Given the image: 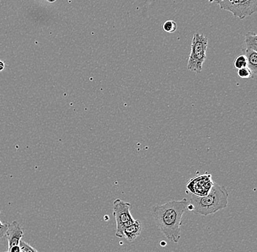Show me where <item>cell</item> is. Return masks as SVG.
<instances>
[{
    "label": "cell",
    "mask_w": 257,
    "mask_h": 252,
    "mask_svg": "<svg viewBox=\"0 0 257 252\" xmlns=\"http://www.w3.org/2000/svg\"><path fill=\"white\" fill-rule=\"evenodd\" d=\"M187 205V200L184 198L152 207L153 217L157 227L166 238L173 243H178L181 238L183 215Z\"/></svg>",
    "instance_id": "obj_1"
},
{
    "label": "cell",
    "mask_w": 257,
    "mask_h": 252,
    "mask_svg": "<svg viewBox=\"0 0 257 252\" xmlns=\"http://www.w3.org/2000/svg\"><path fill=\"white\" fill-rule=\"evenodd\" d=\"M227 189L224 186H220L214 183L208 195L203 197L191 195L186 210L192 211L194 214L208 216L221 210L224 209L228 205Z\"/></svg>",
    "instance_id": "obj_2"
},
{
    "label": "cell",
    "mask_w": 257,
    "mask_h": 252,
    "mask_svg": "<svg viewBox=\"0 0 257 252\" xmlns=\"http://www.w3.org/2000/svg\"><path fill=\"white\" fill-rule=\"evenodd\" d=\"M208 44V40L206 37L201 34H194L191 45V54L187 63V69L189 71L201 73L202 65L206 59Z\"/></svg>",
    "instance_id": "obj_3"
},
{
    "label": "cell",
    "mask_w": 257,
    "mask_h": 252,
    "mask_svg": "<svg viewBox=\"0 0 257 252\" xmlns=\"http://www.w3.org/2000/svg\"><path fill=\"white\" fill-rule=\"evenodd\" d=\"M220 9L231 13L240 19L253 15L257 11V0H214Z\"/></svg>",
    "instance_id": "obj_4"
},
{
    "label": "cell",
    "mask_w": 257,
    "mask_h": 252,
    "mask_svg": "<svg viewBox=\"0 0 257 252\" xmlns=\"http://www.w3.org/2000/svg\"><path fill=\"white\" fill-rule=\"evenodd\" d=\"M131 207L130 203L123 201L120 199H115L113 201L112 213L116 224L115 236L117 237L122 238L123 230L134 222L135 219L130 211Z\"/></svg>",
    "instance_id": "obj_5"
},
{
    "label": "cell",
    "mask_w": 257,
    "mask_h": 252,
    "mask_svg": "<svg viewBox=\"0 0 257 252\" xmlns=\"http://www.w3.org/2000/svg\"><path fill=\"white\" fill-rule=\"evenodd\" d=\"M212 179L211 174L205 173L192 178L186 184L187 192L198 197H203L208 195L214 184Z\"/></svg>",
    "instance_id": "obj_6"
},
{
    "label": "cell",
    "mask_w": 257,
    "mask_h": 252,
    "mask_svg": "<svg viewBox=\"0 0 257 252\" xmlns=\"http://www.w3.org/2000/svg\"><path fill=\"white\" fill-rule=\"evenodd\" d=\"M24 235V230L17 221H13L8 226L6 236L8 238V248L19 245Z\"/></svg>",
    "instance_id": "obj_7"
},
{
    "label": "cell",
    "mask_w": 257,
    "mask_h": 252,
    "mask_svg": "<svg viewBox=\"0 0 257 252\" xmlns=\"http://www.w3.org/2000/svg\"><path fill=\"white\" fill-rule=\"evenodd\" d=\"M142 229V223L138 219H135L134 222L123 230V237H125L130 243H133L141 235Z\"/></svg>",
    "instance_id": "obj_8"
},
{
    "label": "cell",
    "mask_w": 257,
    "mask_h": 252,
    "mask_svg": "<svg viewBox=\"0 0 257 252\" xmlns=\"http://www.w3.org/2000/svg\"><path fill=\"white\" fill-rule=\"evenodd\" d=\"M243 55L246 57L248 68L252 73V79L256 80L257 76V51L244 48Z\"/></svg>",
    "instance_id": "obj_9"
},
{
    "label": "cell",
    "mask_w": 257,
    "mask_h": 252,
    "mask_svg": "<svg viewBox=\"0 0 257 252\" xmlns=\"http://www.w3.org/2000/svg\"><path fill=\"white\" fill-rule=\"evenodd\" d=\"M245 48L257 51V35L254 32H248L245 35Z\"/></svg>",
    "instance_id": "obj_10"
},
{
    "label": "cell",
    "mask_w": 257,
    "mask_h": 252,
    "mask_svg": "<svg viewBox=\"0 0 257 252\" xmlns=\"http://www.w3.org/2000/svg\"><path fill=\"white\" fill-rule=\"evenodd\" d=\"M162 29L167 33H173L177 30V24L173 20H168L164 22L162 25Z\"/></svg>",
    "instance_id": "obj_11"
},
{
    "label": "cell",
    "mask_w": 257,
    "mask_h": 252,
    "mask_svg": "<svg viewBox=\"0 0 257 252\" xmlns=\"http://www.w3.org/2000/svg\"><path fill=\"white\" fill-rule=\"evenodd\" d=\"M234 68L237 69V70L248 67V62H247L246 57H245L243 54L237 56L235 60L234 61Z\"/></svg>",
    "instance_id": "obj_12"
},
{
    "label": "cell",
    "mask_w": 257,
    "mask_h": 252,
    "mask_svg": "<svg viewBox=\"0 0 257 252\" xmlns=\"http://www.w3.org/2000/svg\"><path fill=\"white\" fill-rule=\"evenodd\" d=\"M237 75L240 77L242 79H249V78H252V73L250 70H249L248 67H245V68L240 69L237 70Z\"/></svg>",
    "instance_id": "obj_13"
},
{
    "label": "cell",
    "mask_w": 257,
    "mask_h": 252,
    "mask_svg": "<svg viewBox=\"0 0 257 252\" xmlns=\"http://www.w3.org/2000/svg\"><path fill=\"white\" fill-rule=\"evenodd\" d=\"M19 245H20L22 252H38L35 248H33L28 243H26L24 240H21Z\"/></svg>",
    "instance_id": "obj_14"
},
{
    "label": "cell",
    "mask_w": 257,
    "mask_h": 252,
    "mask_svg": "<svg viewBox=\"0 0 257 252\" xmlns=\"http://www.w3.org/2000/svg\"><path fill=\"white\" fill-rule=\"evenodd\" d=\"M0 213H1V211H0ZM8 226H9L8 223H3L0 221V238L6 236Z\"/></svg>",
    "instance_id": "obj_15"
},
{
    "label": "cell",
    "mask_w": 257,
    "mask_h": 252,
    "mask_svg": "<svg viewBox=\"0 0 257 252\" xmlns=\"http://www.w3.org/2000/svg\"><path fill=\"white\" fill-rule=\"evenodd\" d=\"M8 252H22L20 245H14L11 248H8Z\"/></svg>",
    "instance_id": "obj_16"
},
{
    "label": "cell",
    "mask_w": 257,
    "mask_h": 252,
    "mask_svg": "<svg viewBox=\"0 0 257 252\" xmlns=\"http://www.w3.org/2000/svg\"><path fill=\"white\" fill-rule=\"evenodd\" d=\"M6 68V64L3 61H0V72L3 71Z\"/></svg>",
    "instance_id": "obj_17"
},
{
    "label": "cell",
    "mask_w": 257,
    "mask_h": 252,
    "mask_svg": "<svg viewBox=\"0 0 257 252\" xmlns=\"http://www.w3.org/2000/svg\"><path fill=\"white\" fill-rule=\"evenodd\" d=\"M48 2H49V3H54V2H56V0H47Z\"/></svg>",
    "instance_id": "obj_18"
},
{
    "label": "cell",
    "mask_w": 257,
    "mask_h": 252,
    "mask_svg": "<svg viewBox=\"0 0 257 252\" xmlns=\"http://www.w3.org/2000/svg\"><path fill=\"white\" fill-rule=\"evenodd\" d=\"M208 1H209V3H213V1H214V0H208Z\"/></svg>",
    "instance_id": "obj_19"
},
{
    "label": "cell",
    "mask_w": 257,
    "mask_h": 252,
    "mask_svg": "<svg viewBox=\"0 0 257 252\" xmlns=\"http://www.w3.org/2000/svg\"><path fill=\"white\" fill-rule=\"evenodd\" d=\"M6 252H7V251H6Z\"/></svg>",
    "instance_id": "obj_20"
},
{
    "label": "cell",
    "mask_w": 257,
    "mask_h": 252,
    "mask_svg": "<svg viewBox=\"0 0 257 252\" xmlns=\"http://www.w3.org/2000/svg\"><path fill=\"white\" fill-rule=\"evenodd\" d=\"M8 252V251H7Z\"/></svg>",
    "instance_id": "obj_21"
}]
</instances>
